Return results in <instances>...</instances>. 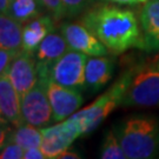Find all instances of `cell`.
<instances>
[{
    "label": "cell",
    "mask_w": 159,
    "mask_h": 159,
    "mask_svg": "<svg viewBox=\"0 0 159 159\" xmlns=\"http://www.w3.org/2000/svg\"><path fill=\"white\" fill-rule=\"evenodd\" d=\"M91 0H63L64 8L67 17H74L85 10Z\"/></svg>",
    "instance_id": "44dd1931"
},
{
    "label": "cell",
    "mask_w": 159,
    "mask_h": 159,
    "mask_svg": "<svg viewBox=\"0 0 159 159\" xmlns=\"http://www.w3.org/2000/svg\"><path fill=\"white\" fill-rule=\"evenodd\" d=\"M116 134L129 159L152 158L159 151V118L134 114L121 120Z\"/></svg>",
    "instance_id": "7a4b0ae2"
},
{
    "label": "cell",
    "mask_w": 159,
    "mask_h": 159,
    "mask_svg": "<svg viewBox=\"0 0 159 159\" xmlns=\"http://www.w3.org/2000/svg\"><path fill=\"white\" fill-rule=\"evenodd\" d=\"M0 112L1 120L16 127L25 123L21 112V98L7 73L1 74L0 77Z\"/></svg>",
    "instance_id": "7c38bea8"
},
{
    "label": "cell",
    "mask_w": 159,
    "mask_h": 159,
    "mask_svg": "<svg viewBox=\"0 0 159 159\" xmlns=\"http://www.w3.org/2000/svg\"><path fill=\"white\" fill-rule=\"evenodd\" d=\"M53 31V20L48 16L34 18L23 27V50L34 54L38 46Z\"/></svg>",
    "instance_id": "9a60e30c"
},
{
    "label": "cell",
    "mask_w": 159,
    "mask_h": 159,
    "mask_svg": "<svg viewBox=\"0 0 159 159\" xmlns=\"http://www.w3.org/2000/svg\"><path fill=\"white\" fill-rule=\"evenodd\" d=\"M43 7L39 0H12L6 14L20 23H27L39 16Z\"/></svg>",
    "instance_id": "ac0fdd59"
},
{
    "label": "cell",
    "mask_w": 159,
    "mask_h": 159,
    "mask_svg": "<svg viewBox=\"0 0 159 159\" xmlns=\"http://www.w3.org/2000/svg\"><path fill=\"white\" fill-rule=\"evenodd\" d=\"M25 159H45L46 156L44 154L43 150L40 148H26L24 152Z\"/></svg>",
    "instance_id": "cb8c5ba5"
},
{
    "label": "cell",
    "mask_w": 159,
    "mask_h": 159,
    "mask_svg": "<svg viewBox=\"0 0 159 159\" xmlns=\"http://www.w3.org/2000/svg\"><path fill=\"white\" fill-rule=\"evenodd\" d=\"M39 1L41 2V5L53 16L54 19L59 20L66 16L63 0H39Z\"/></svg>",
    "instance_id": "603a6c76"
},
{
    "label": "cell",
    "mask_w": 159,
    "mask_h": 159,
    "mask_svg": "<svg viewBox=\"0 0 159 159\" xmlns=\"http://www.w3.org/2000/svg\"><path fill=\"white\" fill-rule=\"evenodd\" d=\"M11 1L12 0H0V11H1V14H6L8 12Z\"/></svg>",
    "instance_id": "4316f807"
},
{
    "label": "cell",
    "mask_w": 159,
    "mask_h": 159,
    "mask_svg": "<svg viewBox=\"0 0 159 159\" xmlns=\"http://www.w3.org/2000/svg\"><path fill=\"white\" fill-rule=\"evenodd\" d=\"M41 131V145L46 158H59L61 154L67 151L72 143L81 136L79 126L72 117L59 121L54 126H46L40 129Z\"/></svg>",
    "instance_id": "52a82bcc"
},
{
    "label": "cell",
    "mask_w": 159,
    "mask_h": 159,
    "mask_svg": "<svg viewBox=\"0 0 159 159\" xmlns=\"http://www.w3.org/2000/svg\"><path fill=\"white\" fill-rule=\"evenodd\" d=\"M114 72V60L105 56L89 58L86 61V89L98 92L110 83Z\"/></svg>",
    "instance_id": "5bb4252c"
},
{
    "label": "cell",
    "mask_w": 159,
    "mask_h": 159,
    "mask_svg": "<svg viewBox=\"0 0 159 159\" xmlns=\"http://www.w3.org/2000/svg\"><path fill=\"white\" fill-rule=\"evenodd\" d=\"M47 81L48 78L39 77L37 84L21 97V112L25 123L38 129L46 127L54 121L47 96Z\"/></svg>",
    "instance_id": "5b68a950"
},
{
    "label": "cell",
    "mask_w": 159,
    "mask_h": 159,
    "mask_svg": "<svg viewBox=\"0 0 159 159\" xmlns=\"http://www.w3.org/2000/svg\"><path fill=\"white\" fill-rule=\"evenodd\" d=\"M7 75L20 98L25 96L39 79L34 54L21 50L7 71Z\"/></svg>",
    "instance_id": "30bf717a"
},
{
    "label": "cell",
    "mask_w": 159,
    "mask_h": 159,
    "mask_svg": "<svg viewBox=\"0 0 159 159\" xmlns=\"http://www.w3.org/2000/svg\"><path fill=\"white\" fill-rule=\"evenodd\" d=\"M47 96L54 121L67 119L84 102V98L78 90L60 85L51 79L47 81Z\"/></svg>",
    "instance_id": "ba28073f"
},
{
    "label": "cell",
    "mask_w": 159,
    "mask_h": 159,
    "mask_svg": "<svg viewBox=\"0 0 159 159\" xmlns=\"http://www.w3.org/2000/svg\"><path fill=\"white\" fill-rule=\"evenodd\" d=\"M134 70L136 67L125 71L105 93L99 96V98H97L87 107L71 116L79 126L81 136H86L93 132L106 119V117H108V114L121 105Z\"/></svg>",
    "instance_id": "3957f363"
},
{
    "label": "cell",
    "mask_w": 159,
    "mask_h": 159,
    "mask_svg": "<svg viewBox=\"0 0 159 159\" xmlns=\"http://www.w3.org/2000/svg\"><path fill=\"white\" fill-rule=\"evenodd\" d=\"M59 158H63V159H79L80 156L77 152H74V151H65Z\"/></svg>",
    "instance_id": "484cf974"
},
{
    "label": "cell",
    "mask_w": 159,
    "mask_h": 159,
    "mask_svg": "<svg viewBox=\"0 0 159 159\" xmlns=\"http://www.w3.org/2000/svg\"><path fill=\"white\" fill-rule=\"evenodd\" d=\"M87 59V54L70 48L52 66L50 79L78 91L86 90L85 68Z\"/></svg>",
    "instance_id": "8992f818"
},
{
    "label": "cell",
    "mask_w": 159,
    "mask_h": 159,
    "mask_svg": "<svg viewBox=\"0 0 159 159\" xmlns=\"http://www.w3.org/2000/svg\"><path fill=\"white\" fill-rule=\"evenodd\" d=\"M61 33L71 50L83 52L89 57L106 56L107 47L86 27L84 24L65 23L61 25Z\"/></svg>",
    "instance_id": "9c48e42d"
},
{
    "label": "cell",
    "mask_w": 159,
    "mask_h": 159,
    "mask_svg": "<svg viewBox=\"0 0 159 159\" xmlns=\"http://www.w3.org/2000/svg\"><path fill=\"white\" fill-rule=\"evenodd\" d=\"M25 148L13 142H7L1 146V159H21L24 158Z\"/></svg>",
    "instance_id": "ffe728a7"
},
{
    "label": "cell",
    "mask_w": 159,
    "mask_h": 159,
    "mask_svg": "<svg viewBox=\"0 0 159 159\" xmlns=\"http://www.w3.org/2000/svg\"><path fill=\"white\" fill-rule=\"evenodd\" d=\"M21 50H8V48H0V74L7 73L8 68L16 59Z\"/></svg>",
    "instance_id": "7402d4cb"
},
{
    "label": "cell",
    "mask_w": 159,
    "mask_h": 159,
    "mask_svg": "<svg viewBox=\"0 0 159 159\" xmlns=\"http://www.w3.org/2000/svg\"><path fill=\"white\" fill-rule=\"evenodd\" d=\"M139 21L144 37V50H159V0L146 1L139 13Z\"/></svg>",
    "instance_id": "4fadbf2b"
},
{
    "label": "cell",
    "mask_w": 159,
    "mask_h": 159,
    "mask_svg": "<svg viewBox=\"0 0 159 159\" xmlns=\"http://www.w3.org/2000/svg\"><path fill=\"white\" fill-rule=\"evenodd\" d=\"M154 64H156V65H157V66L159 67V57H158V59H157V61H156Z\"/></svg>",
    "instance_id": "83f0119b"
},
{
    "label": "cell",
    "mask_w": 159,
    "mask_h": 159,
    "mask_svg": "<svg viewBox=\"0 0 159 159\" xmlns=\"http://www.w3.org/2000/svg\"><path fill=\"white\" fill-rule=\"evenodd\" d=\"M81 23L111 53L120 54L133 47L144 50L140 21L132 10L114 5H98L86 12Z\"/></svg>",
    "instance_id": "6da1fadb"
},
{
    "label": "cell",
    "mask_w": 159,
    "mask_h": 159,
    "mask_svg": "<svg viewBox=\"0 0 159 159\" xmlns=\"http://www.w3.org/2000/svg\"><path fill=\"white\" fill-rule=\"evenodd\" d=\"M41 139H43V137H41L40 129L31 125V124H27V123H24L23 125L18 126L17 130L12 132L11 134L6 138L5 143L13 142L26 150L30 148H40Z\"/></svg>",
    "instance_id": "e0dca14e"
},
{
    "label": "cell",
    "mask_w": 159,
    "mask_h": 159,
    "mask_svg": "<svg viewBox=\"0 0 159 159\" xmlns=\"http://www.w3.org/2000/svg\"><path fill=\"white\" fill-rule=\"evenodd\" d=\"M70 50L67 41L63 33H54L51 32L41 41L38 46L37 51L34 52V58L37 61L38 75L50 79V71L52 66L58 59Z\"/></svg>",
    "instance_id": "8fae6325"
},
{
    "label": "cell",
    "mask_w": 159,
    "mask_h": 159,
    "mask_svg": "<svg viewBox=\"0 0 159 159\" xmlns=\"http://www.w3.org/2000/svg\"><path fill=\"white\" fill-rule=\"evenodd\" d=\"M0 46L8 50H23L21 23L8 14L0 17Z\"/></svg>",
    "instance_id": "2e32d148"
},
{
    "label": "cell",
    "mask_w": 159,
    "mask_h": 159,
    "mask_svg": "<svg viewBox=\"0 0 159 159\" xmlns=\"http://www.w3.org/2000/svg\"><path fill=\"white\" fill-rule=\"evenodd\" d=\"M120 106H159V67L156 64L137 66Z\"/></svg>",
    "instance_id": "277c9868"
},
{
    "label": "cell",
    "mask_w": 159,
    "mask_h": 159,
    "mask_svg": "<svg viewBox=\"0 0 159 159\" xmlns=\"http://www.w3.org/2000/svg\"><path fill=\"white\" fill-rule=\"evenodd\" d=\"M100 158L102 159H125L126 154L123 150L118 137L113 130L105 133L100 148Z\"/></svg>",
    "instance_id": "d6986e66"
},
{
    "label": "cell",
    "mask_w": 159,
    "mask_h": 159,
    "mask_svg": "<svg viewBox=\"0 0 159 159\" xmlns=\"http://www.w3.org/2000/svg\"><path fill=\"white\" fill-rule=\"evenodd\" d=\"M106 2H112V4H118V5H127V6H137L145 4L148 0H104Z\"/></svg>",
    "instance_id": "d4e9b609"
}]
</instances>
